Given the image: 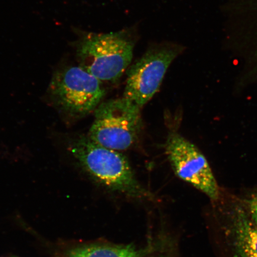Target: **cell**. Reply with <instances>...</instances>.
Returning <instances> with one entry per match:
<instances>
[{
    "label": "cell",
    "mask_w": 257,
    "mask_h": 257,
    "mask_svg": "<svg viewBox=\"0 0 257 257\" xmlns=\"http://www.w3.org/2000/svg\"><path fill=\"white\" fill-rule=\"evenodd\" d=\"M136 45L133 32L109 34L84 32L75 43L79 65L102 83H114L133 60Z\"/></svg>",
    "instance_id": "cell-1"
},
{
    "label": "cell",
    "mask_w": 257,
    "mask_h": 257,
    "mask_svg": "<svg viewBox=\"0 0 257 257\" xmlns=\"http://www.w3.org/2000/svg\"><path fill=\"white\" fill-rule=\"evenodd\" d=\"M103 84L79 65L61 66L48 86V99L63 117L79 119L101 103L105 95Z\"/></svg>",
    "instance_id": "cell-2"
},
{
    "label": "cell",
    "mask_w": 257,
    "mask_h": 257,
    "mask_svg": "<svg viewBox=\"0 0 257 257\" xmlns=\"http://www.w3.org/2000/svg\"><path fill=\"white\" fill-rule=\"evenodd\" d=\"M69 150L80 167L106 187L134 195L146 194L126 157L119 152L94 142L88 136L74 140Z\"/></svg>",
    "instance_id": "cell-3"
},
{
    "label": "cell",
    "mask_w": 257,
    "mask_h": 257,
    "mask_svg": "<svg viewBox=\"0 0 257 257\" xmlns=\"http://www.w3.org/2000/svg\"><path fill=\"white\" fill-rule=\"evenodd\" d=\"M141 110L124 97L102 102L94 111L88 137L117 152L130 149L137 142L142 131Z\"/></svg>",
    "instance_id": "cell-4"
},
{
    "label": "cell",
    "mask_w": 257,
    "mask_h": 257,
    "mask_svg": "<svg viewBox=\"0 0 257 257\" xmlns=\"http://www.w3.org/2000/svg\"><path fill=\"white\" fill-rule=\"evenodd\" d=\"M183 50L173 43L150 47L128 70L123 97L142 108L159 91L170 64Z\"/></svg>",
    "instance_id": "cell-5"
},
{
    "label": "cell",
    "mask_w": 257,
    "mask_h": 257,
    "mask_svg": "<svg viewBox=\"0 0 257 257\" xmlns=\"http://www.w3.org/2000/svg\"><path fill=\"white\" fill-rule=\"evenodd\" d=\"M166 154L176 175L204 193L213 200L219 197V188L208 161L197 147L181 135H169Z\"/></svg>",
    "instance_id": "cell-6"
},
{
    "label": "cell",
    "mask_w": 257,
    "mask_h": 257,
    "mask_svg": "<svg viewBox=\"0 0 257 257\" xmlns=\"http://www.w3.org/2000/svg\"><path fill=\"white\" fill-rule=\"evenodd\" d=\"M231 229L234 257H257V226L240 207L234 209Z\"/></svg>",
    "instance_id": "cell-7"
},
{
    "label": "cell",
    "mask_w": 257,
    "mask_h": 257,
    "mask_svg": "<svg viewBox=\"0 0 257 257\" xmlns=\"http://www.w3.org/2000/svg\"><path fill=\"white\" fill-rule=\"evenodd\" d=\"M64 257H138L133 247L92 245L70 250Z\"/></svg>",
    "instance_id": "cell-8"
},
{
    "label": "cell",
    "mask_w": 257,
    "mask_h": 257,
    "mask_svg": "<svg viewBox=\"0 0 257 257\" xmlns=\"http://www.w3.org/2000/svg\"><path fill=\"white\" fill-rule=\"evenodd\" d=\"M246 14L252 16V17L248 18V19H251L252 22L247 23L251 25V27L247 28V34L252 35V37L248 38L252 39L251 52L256 54L257 55V0H248Z\"/></svg>",
    "instance_id": "cell-9"
},
{
    "label": "cell",
    "mask_w": 257,
    "mask_h": 257,
    "mask_svg": "<svg viewBox=\"0 0 257 257\" xmlns=\"http://www.w3.org/2000/svg\"><path fill=\"white\" fill-rule=\"evenodd\" d=\"M249 216L257 226V194L248 202Z\"/></svg>",
    "instance_id": "cell-10"
}]
</instances>
